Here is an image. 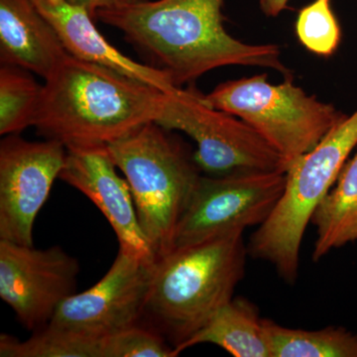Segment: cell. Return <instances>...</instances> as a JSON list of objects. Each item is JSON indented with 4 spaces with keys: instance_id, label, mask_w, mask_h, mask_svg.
<instances>
[{
    "instance_id": "6da1fadb",
    "label": "cell",
    "mask_w": 357,
    "mask_h": 357,
    "mask_svg": "<svg viewBox=\"0 0 357 357\" xmlns=\"http://www.w3.org/2000/svg\"><path fill=\"white\" fill-rule=\"evenodd\" d=\"M225 0H131L102 9L96 18L116 28L148 64L178 88L218 68L248 66L291 79L277 45L239 41L223 26Z\"/></svg>"
},
{
    "instance_id": "2e32d148",
    "label": "cell",
    "mask_w": 357,
    "mask_h": 357,
    "mask_svg": "<svg viewBox=\"0 0 357 357\" xmlns=\"http://www.w3.org/2000/svg\"><path fill=\"white\" fill-rule=\"evenodd\" d=\"M311 223L317 229L314 261H319L333 249L357 241V149L314 211Z\"/></svg>"
},
{
    "instance_id": "44dd1931",
    "label": "cell",
    "mask_w": 357,
    "mask_h": 357,
    "mask_svg": "<svg viewBox=\"0 0 357 357\" xmlns=\"http://www.w3.org/2000/svg\"><path fill=\"white\" fill-rule=\"evenodd\" d=\"M175 349L152 328L137 325L103 338L102 357H176Z\"/></svg>"
},
{
    "instance_id": "ba28073f",
    "label": "cell",
    "mask_w": 357,
    "mask_h": 357,
    "mask_svg": "<svg viewBox=\"0 0 357 357\" xmlns=\"http://www.w3.org/2000/svg\"><path fill=\"white\" fill-rule=\"evenodd\" d=\"M286 171L201 176L180 218L174 248L261 225L280 199Z\"/></svg>"
},
{
    "instance_id": "ac0fdd59",
    "label": "cell",
    "mask_w": 357,
    "mask_h": 357,
    "mask_svg": "<svg viewBox=\"0 0 357 357\" xmlns=\"http://www.w3.org/2000/svg\"><path fill=\"white\" fill-rule=\"evenodd\" d=\"M29 70L17 66L0 68V134H20L33 126L43 86Z\"/></svg>"
},
{
    "instance_id": "4fadbf2b",
    "label": "cell",
    "mask_w": 357,
    "mask_h": 357,
    "mask_svg": "<svg viewBox=\"0 0 357 357\" xmlns=\"http://www.w3.org/2000/svg\"><path fill=\"white\" fill-rule=\"evenodd\" d=\"M33 1L55 28L66 51L73 57L110 68L166 93H176L181 89L173 84L166 73L136 62L117 50L98 31L93 23L95 18L84 7L69 0Z\"/></svg>"
},
{
    "instance_id": "5bb4252c",
    "label": "cell",
    "mask_w": 357,
    "mask_h": 357,
    "mask_svg": "<svg viewBox=\"0 0 357 357\" xmlns=\"http://www.w3.org/2000/svg\"><path fill=\"white\" fill-rule=\"evenodd\" d=\"M68 52L33 0H0V61L45 79Z\"/></svg>"
},
{
    "instance_id": "9c48e42d",
    "label": "cell",
    "mask_w": 357,
    "mask_h": 357,
    "mask_svg": "<svg viewBox=\"0 0 357 357\" xmlns=\"http://www.w3.org/2000/svg\"><path fill=\"white\" fill-rule=\"evenodd\" d=\"M153 266L119 249L107 274L93 287L67 298L47 326L102 340L140 325Z\"/></svg>"
},
{
    "instance_id": "5b68a950",
    "label": "cell",
    "mask_w": 357,
    "mask_h": 357,
    "mask_svg": "<svg viewBox=\"0 0 357 357\" xmlns=\"http://www.w3.org/2000/svg\"><path fill=\"white\" fill-rule=\"evenodd\" d=\"M356 147L357 109L326 134L311 151L289 166L280 199L269 218L250 237L248 255L269 262L289 284L296 282L299 274L305 230Z\"/></svg>"
},
{
    "instance_id": "8fae6325",
    "label": "cell",
    "mask_w": 357,
    "mask_h": 357,
    "mask_svg": "<svg viewBox=\"0 0 357 357\" xmlns=\"http://www.w3.org/2000/svg\"><path fill=\"white\" fill-rule=\"evenodd\" d=\"M67 148L55 140L32 142L18 134L0 142V239L33 245V227L56 178Z\"/></svg>"
},
{
    "instance_id": "7402d4cb",
    "label": "cell",
    "mask_w": 357,
    "mask_h": 357,
    "mask_svg": "<svg viewBox=\"0 0 357 357\" xmlns=\"http://www.w3.org/2000/svg\"><path fill=\"white\" fill-rule=\"evenodd\" d=\"M69 1L77 4V6L84 7L96 20L98 11L122 6L131 0H69Z\"/></svg>"
},
{
    "instance_id": "7c38bea8",
    "label": "cell",
    "mask_w": 357,
    "mask_h": 357,
    "mask_svg": "<svg viewBox=\"0 0 357 357\" xmlns=\"http://www.w3.org/2000/svg\"><path fill=\"white\" fill-rule=\"evenodd\" d=\"M116 169L107 145L69 148L59 178L102 211L116 234L119 249L154 264L157 258L141 229L130 187Z\"/></svg>"
},
{
    "instance_id": "ffe728a7",
    "label": "cell",
    "mask_w": 357,
    "mask_h": 357,
    "mask_svg": "<svg viewBox=\"0 0 357 357\" xmlns=\"http://www.w3.org/2000/svg\"><path fill=\"white\" fill-rule=\"evenodd\" d=\"M300 43L321 57H330L340 46L342 30L332 8V0H314L303 7L295 24Z\"/></svg>"
},
{
    "instance_id": "603a6c76",
    "label": "cell",
    "mask_w": 357,
    "mask_h": 357,
    "mask_svg": "<svg viewBox=\"0 0 357 357\" xmlns=\"http://www.w3.org/2000/svg\"><path fill=\"white\" fill-rule=\"evenodd\" d=\"M289 0H260V8L268 17H276L287 8Z\"/></svg>"
},
{
    "instance_id": "9a60e30c",
    "label": "cell",
    "mask_w": 357,
    "mask_h": 357,
    "mask_svg": "<svg viewBox=\"0 0 357 357\" xmlns=\"http://www.w3.org/2000/svg\"><path fill=\"white\" fill-rule=\"evenodd\" d=\"M202 344L218 345L234 357H270L258 307L243 297L232 298L176 351L178 356Z\"/></svg>"
},
{
    "instance_id": "8992f818",
    "label": "cell",
    "mask_w": 357,
    "mask_h": 357,
    "mask_svg": "<svg viewBox=\"0 0 357 357\" xmlns=\"http://www.w3.org/2000/svg\"><path fill=\"white\" fill-rule=\"evenodd\" d=\"M204 98L259 134L281 157L286 171L347 116L307 95L292 79L273 84L266 74L225 82Z\"/></svg>"
},
{
    "instance_id": "e0dca14e",
    "label": "cell",
    "mask_w": 357,
    "mask_h": 357,
    "mask_svg": "<svg viewBox=\"0 0 357 357\" xmlns=\"http://www.w3.org/2000/svg\"><path fill=\"white\" fill-rule=\"evenodd\" d=\"M270 357H357V335L340 326L290 328L263 319Z\"/></svg>"
},
{
    "instance_id": "277c9868",
    "label": "cell",
    "mask_w": 357,
    "mask_h": 357,
    "mask_svg": "<svg viewBox=\"0 0 357 357\" xmlns=\"http://www.w3.org/2000/svg\"><path fill=\"white\" fill-rule=\"evenodd\" d=\"M130 187L141 229L157 259L174 248L199 168L170 130L149 122L107 145Z\"/></svg>"
},
{
    "instance_id": "30bf717a",
    "label": "cell",
    "mask_w": 357,
    "mask_h": 357,
    "mask_svg": "<svg viewBox=\"0 0 357 357\" xmlns=\"http://www.w3.org/2000/svg\"><path fill=\"white\" fill-rule=\"evenodd\" d=\"M79 265L60 246L37 249L0 239V298L26 330L45 328L76 294Z\"/></svg>"
},
{
    "instance_id": "d6986e66",
    "label": "cell",
    "mask_w": 357,
    "mask_h": 357,
    "mask_svg": "<svg viewBox=\"0 0 357 357\" xmlns=\"http://www.w3.org/2000/svg\"><path fill=\"white\" fill-rule=\"evenodd\" d=\"M103 340V338H102ZM102 340H93L46 326L20 340L0 337L1 357H102Z\"/></svg>"
},
{
    "instance_id": "3957f363",
    "label": "cell",
    "mask_w": 357,
    "mask_h": 357,
    "mask_svg": "<svg viewBox=\"0 0 357 357\" xmlns=\"http://www.w3.org/2000/svg\"><path fill=\"white\" fill-rule=\"evenodd\" d=\"M243 232L173 248L154 263L141 323L175 351L234 298L248 255Z\"/></svg>"
},
{
    "instance_id": "7a4b0ae2",
    "label": "cell",
    "mask_w": 357,
    "mask_h": 357,
    "mask_svg": "<svg viewBox=\"0 0 357 357\" xmlns=\"http://www.w3.org/2000/svg\"><path fill=\"white\" fill-rule=\"evenodd\" d=\"M168 93L68 54L50 77L33 126L67 149L107 145L161 114Z\"/></svg>"
},
{
    "instance_id": "52a82bcc",
    "label": "cell",
    "mask_w": 357,
    "mask_h": 357,
    "mask_svg": "<svg viewBox=\"0 0 357 357\" xmlns=\"http://www.w3.org/2000/svg\"><path fill=\"white\" fill-rule=\"evenodd\" d=\"M187 134L197 145L194 160L211 176L248 171H286L278 153L238 117L215 109L196 89L167 95L156 121Z\"/></svg>"
}]
</instances>
